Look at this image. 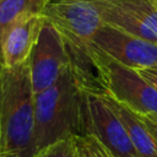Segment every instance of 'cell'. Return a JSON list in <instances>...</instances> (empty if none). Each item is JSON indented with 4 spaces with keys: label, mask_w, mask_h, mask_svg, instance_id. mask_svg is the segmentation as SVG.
<instances>
[{
    "label": "cell",
    "mask_w": 157,
    "mask_h": 157,
    "mask_svg": "<svg viewBox=\"0 0 157 157\" xmlns=\"http://www.w3.org/2000/svg\"><path fill=\"white\" fill-rule=\"evenodd\" d=\"M34 90L29 61L0 65V157H32L34 151Z\"/></svg>",
    "instance_id": "obj_1"
},
{
    "label": "cell",
    "mask_w": 157,
    "mask_h": 157,
    "mask_svg": "<svg viewBox=\"0 0 157 157\" xmlns=\"http://www.w3.org/2000/svg\"><path fill=\"white\" fill-rule=\"evenodd\" d=\"M83 85L72 65L49 88L34 94V151L83 134Z\"/></svg>",
    "instance_id": "obj_2"
},
{
    "label": "cell",
    "mask_w": 157,
    "mask_h": 157,
    "mask_svg": "<svg viewBox=\"0 0 157 157\" xmlns=\"http://www.w3.org/2000/svg\"><path fill=\"white\" fill-rule=\"evenodd\" d=\"M40 15L64 39L71 65L83 87L102 92L90 59V48L103 21L92 0H50Z\"/></svg>",
    "instance_id": "obj_3"
},
{
    "label": "cell",
    "mask_w": 157,
    "mask_h": 157,
    "mask_svg": "<svg viewBox=\"0 0 157 157\" xmlns=\"http://www.w3.org/2000/svg\"><path fill=\"white\" fill-rule=\"evenodd\" d=\"M90 59L102 92L140 115H157V91L137 70L118 63L93 44Z\"/></svg>",
    "instance_id": "obj_4"
},
{
    "label": "cell",
    "mask_w": 157,
    "mask_h": 157,
    "mask_svg": "<svg viewBox=\"0 0 157 157\" xmlns=\"http://www.w3.org/2000/svg\"><path fill=\"white\" fill-rule=\"evenodd\" d=\"M82 110L83 134L93 135L115 157H140L123 121L101 92L83 88Z\"/></svg>",
    "instance_id": "obj_5"
},
{
    "label": "cell",
    "mask_w": 157,
    "mask_h": 157,
    "mask_svg": "<svg viewBox=\"0 0 157 157\" xmlns=\"http://www.w3.org/2000/svg\"><path fill=\"white\" fill-rule=\"evenodd\" d=\"M28 61L34 93L53 86L71 66V59L64 39L44 18Z\"/></svg>",
    "instance_id": "obj_6"
},
{
    "label": "cell",
    "mask_w": 157,
    "mask_h": 157,
    "mask_svg": "<svg viewBox=\"0 0 157 157\" xmlns=\"http://www.w3.org/2000/svg\"><path fill=\"white\" fill-rule=\"evenodd\" d=\"M92 44L128 67L141 70L157 66V43L129 34L109 25L101 26Z\"/></svg>",
    "instance_id": "obj_7"
},
{
    "label": "cell",
    "mask_w": 157,
    "mask_h": 157,
    "mask_svg": "<svg viewBox=\"0 0 157 157\" xmlns=\"http://www.w3.org/2000/svg\"><path fill=\"white\" fill-rule=\"evenodd\" d=\"M43 17L40 13L27 15L16 21L6 32L1 43V64L16 66L28 60L37 42Z\"/></svg>",
    "instance_id": "obj_8"
},
{
    "label": "cell",
    "mask_w": 157,
    "mask_h": 157,
    "mask_svg": "<svg viewBox=\"0 0 157 157\" xmlns=\"http://www.w3.org/2000/svg\"><path fill=\"white\" fill-rule=\"evenodd\" d=\"M109 107L123 121L129 137L140 157H157V141L142 121L141 117L105 92H101Z\"/></svg>",
    "instance_id": "obj_9"
},
{
    "label": "cell",
    "mask_w": 157,
    "mask_h": 157,
    "mask_svg": "<svg viewBox=\"0 0 157 157\" xmlns=\"http://www.w3.org/2000/svg\"><path fill=\"white\" fill-rule=\"evenodd\" d=\"M96 5L103 23L124 31L129 34L157 43V33L148 28L144 22L109 0H92Z\"/></svg>",
    "instance_id": "obj_10"
},
{
    "label": "cell",
    "mask_w": 157,
    "mask_h": 157,
    "mask_svg": "<svg viewBox=\"0 0 157 157\" xmlns=\"http://www.w3.org/2000/svg\"><path fill=\"white\" fill-rule=\"evenodd\" d=\"M50 0H0V64H1V43L7 29L20 18L40 13Z\"/></svg>",
    "instance_id": "obj_11"
},
{
    "label": "cell",
    "mask_w": 157,
    "mask_h": 157,
    "mask_svg": "<svg viewBox=\"0 0 157 157\" xmlns=\"http://www.w3.org/2000/svg\"><path fill=\"white\" fill-rule=\"evenodd\" d=\"M137 20L144 22L148 28L157 33V9L152 5L150 0H109Z\"/></svg>",
    "instance_id": "obj_12"
},
{
    "label": "cell",
    "mask_w": 157,
    "mask_h": 157,
    "mask_svg": "<svg viewBox=\"0 0 157 157\" xmlns=\"http://www.w3.org/2000/svg\"><path fill=\"white\" fill-rule=\"evenodd\" d=\"M75 140L80 157H115L93 135L83 134L75 136Z\"/></svg>",
    "instance_id": "obj_13"
},
{
    "label": "cell",
    "mask_w": 157,
    "mask_h": 157,
    "mask_svg": "<svg viewBox=\"0 0 157 157\" xmlns=\"http://www.w3.org/2000/svg\"><path fill=\"white\" fill-rule=\"evenodd\" d=\"M75 151H76V140L75 136H72L56 141L39 150L32 157H72Z\"/></svg>",
    "instance_id": "obj_14"
},
{
    "label": "cell",
    "mask_w": 157,
    "mask_h": 157,
    "mask_svg": "<svg viewBox=\"0 0 157 157\" xmlns=\"http://www.w3.org/2000/svg\"><path fill=\"white\" fill-rule=\"evenodd\" d=\"M140 115V114H139ZM150 132L152 134L153 139L157 141V115L155 114H146V115H140Z\"/></svg>",
    "instance_id": "obj_15"
},
{
    "label": "cell",
    "mask_w": 157,
    "mask_h": 157,
    "mask_svg": "<svg viewBox=\"0 0 157 157\" xmlns=\"http://www.w3.org/2000/svg\"><path fill=\"white\" fill-rule=\"evenodd\" d=\"M157 91V66H152V67H147V69H141L137 70Z\"/></svg>",
    "instance_id": "obj_16"
},
{
    "label": "cell",
    "mask_w": 157,
    "mask_h": 157,
    "mask_svg": "<svg viewBox=\"0 0 157 157\" xmlns=\"http://www.w3.org/2000/svg\"><path fill=\"white\" fill-rule=\"evenodd\" d=\"M72 157H80V155H78V151H77V146H76V151L74 152V155H72Z\"/></svg>",
    "instance_id": "obj_17"
},
{
    "label": "cell",
    "mask_w": 157,
    "mask_h": 157,
    "mask_svg": "<svg viewBox=\"0 0 157 157\" xmlns=\"http://www.w3.org/2000/svg\"><path fill=\"white\" fill-rule=\"evenodd\" d=\"M150 1H151V2H152V5L157 9V0H150Z\"/></svg>",
    "instance_id": "obj_18"
},
{
    "label": "cell",
    "mask_w": 157,
    "mask_h": 157,
    "mask_svg": "<svg viewBox=\"0 0 157 157\" xmlns=\"http://www.w3.org/2000/svg\"><path fill=\"white\" fill-rule=\"evenodd\" d=\"M0 139H1V132H0Z\"/></svg>",
    "instance_id": "obj_19"
}]
</instances>
